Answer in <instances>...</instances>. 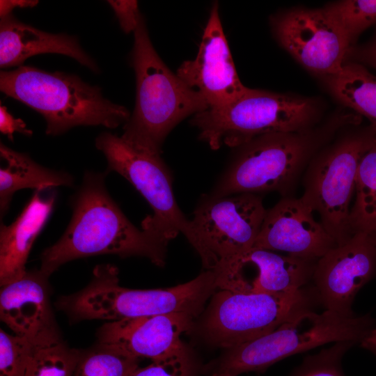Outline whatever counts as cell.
Listing matches in <instances>:
<instances>
[{
	"label": "cell",
	"mask_w": 376,
	"mask_h": 376,
	"mask_svg": "<svg viewBox=\"0 0 376 376\" xmlns=\"http://www.w3.org/2000/svg\"><path fill=\"white\" fill-rule=\"evenodd\" d=\"M353 341L334 343L318 353L306 357L289 376H345L342 359L354 345Z\"/></svg>",
	"instance_id": "28"
},
{
	"label": "cell",
	"mask_w": 376,
	"mask_h": 376,
	"mask_svg": "<svg viewBox=\"0 0 376 376\" xmlns=\"http://www.w3.org/2000/svg\"><path fill=\"white\" fill-rule=\"evenodd\" d=\"M360 345L376 357V328L361 342Z\"/></svg>",
	"instance_id": "34"
},
{
	"label": "cell",
	"mask_w": 376,
	"mask_h": 376,
	"mask_svg": "<svg viewBox=\"0 0 376 376\" xmlns=\"http://www.w3.org/2000/svg\"><path fill=\"white\" fill-rule=\"evenodd\" d=\"M375 276L376 245L358 232L318 260L311 281L326 310L350 317L357 294Z\"/></svg>",
	"instance_id": "13"
},
{
	"label": "cell",
	"mask_w": 376,
	"mask_h": 376,
	"mask_svg": "<svg viewBox=\"0 0 376 376\" xmlns=\"http://www.w3.org/2000/svg\"><path fill=\"white\" fill-rule=\"evenodd\" d=\"M38 3V1L32 0H14V1H5L1 0L0 1V15L1 18L4 17L10 14L11 10L15 7L20 8H29L36 6Z\"/></svg>",
	"instance_id": "32"
},
{
	"label": "cell",
	"mask_w": 376,
	"mask_h": 376,
	"mask_svg": "<svg viewBox=\"0 0 376 376\" xmlns=\"http://www.w3.org/2000/svg\"><path fill=\"white\" fill-rule=\"evenodd\" d=\"M199 363L187 346L166 359L136 368L130 376H200Z\"/></svg>",
	"instance_id": "29"
},
{
	"label": "cell",
	"mask_w": 376,
	"mask_h": 376,
	"mask_svg": "<svg viewBox=\"0 0 376 376\" xmlns=\"http://www.w3.org/2000/svg\"><path fill=\"white\" fill-rule=\"evenodd\" d=\"M166 246L125 216L108 193L104 174L88 171L74 198L71 221L61 238L41 254L39 270L49 277L67 262L102 254L142 256L162 267Z\"/></svg>",
	"instance_id": "1"
},
{
	"label": "cell",
	"mask_w": 376,
	"mask_h": 376,
	"mask_svg": "<svg viewBox=\"0 0 376 376\" xmlns=\"http://www.w3.org/2000/svg\"><path fill=\"white\" fill-rule=\"evenodd\" d=\"M266 212L259 194L204 196L191 220L204 268L214 269L221 261L252 249Z\"/></svg>",
	"instance_id": "11"
},
{
	"label": "cell",
	"mask_w": 376,
	"mask_h": 376,
	"mask_svg": "<svg viewBox=\"0 0 376 376\" xmlns=\"http://www.w3.org/2000/svg\"><path fill=\"white\" fill-rule=\"evenodd\" d=\"M81 354L63 342L37 347L26 376H74Z\"/></svg>",
	"instance_id": "26"
},
{
	"label": "cell",
	"mask_w": 376,
	"mask_h": 376,
	"mask_svg": "<svg viewBox=\"0 0 376 376\" xmlns=\"http://www.w3.org/2000/svg\"><path fill=\"white\" fill-rule=\"evenodd\" d=\"M375 139L370 126L348 133L320 149L306 169L300 198L319 214L320 223L338 246L354 235L350 226V203L357 169Z\"/></svg>",
	"instance_id": "9"
},
{
	"label": "cell",
	"mask_w": 376,
	"mask_h": 376,
	"mask_svg": "<svg viewBox=\"0 0 376 376\" xmlns=\"http://www.w3.org/2000/svg\"><path fill=\"white\" fill-rule=\"evenodd\" d=\"M36 190L17 218L0 228V285L22 276L33 244L54 207L55 195L43 196Z\"/></svg>",
	"instance_id": "20"
},
{
	"label": "cell",
	"mask_w": 376,
	"mask_h": 376,
	"mask_svg": "<svg viewBox=\"0 0 376 376\" xmlns=\"http://www.w3.org/2000/svg\"><path fill=\"white\" fill-rule=\"evenodd\" d=\"M48 277L26 271L1 286L0 318L15 335L36 347L62 342L49 301Z\"/></svg>",
	"instance_id": "17"
},
{
	"label": "cell",
	"mask_w": 376,
	"mask_h": 376,
	"mask_svg": "<svg viewBox=\"0 0 376 376\" xmlns=\"http://www.w3.org/2000/svg\"><path fill=\"white\" fill-rule=\"evenodd\" d=\"M178 76L205 100L208 109L234 102L249 88L241 82L214 3L194 59L183 62Z\"/></svg>",
	"instance_id": "14"
},
{
	"label": "cell",
	"mask_w": 376,
	"mask_h": 376,
	"mask_svg": "<svg viewBox=\"0 0 376 376\" xmlns=\"http://www.w3.org/2000/svg\"><path fill=\"white\" fill-rule=\"evenodd\" d=\"M210 376H232V375H227V374L214 373V374H211Z\"/></svg>",
	"instance_id": "36"
},
{
	"label": "cell",
	"mask_w": 376,
	"mask_h": 376,
	"mask_svg": "<svg viewBox=\"0 0 376 376\" xmlns=\"http://www.w3.org/2000/svg\"><path fill=\"white\" fill-rule=\"evenodd\" d=\"M194 319L188 313H176L111 321L100 328L98 344L139 360H162L187 347L181 336L193 328Z\"/></svg>",
	"instance_id": "16"
},
{
	"label": "cell",
	"mask_w": 376,
	"mask_h": 376,
	"mask_svg": "<svg viewBox=\"0 0 376 376\" xmlns=\"http://www.w3.org/2000/svg\"><path fill=\"white\" fill-rule=\"evenodd\" d=\"M36 347L0 329V376H26Z\"/></svg>",
	"instance_id": "27"
},
{
	"label": "cell",
	"mask_w": 376,
	"mask_h": 376,
	"mask_svg": "<svg viewBox=\"0 0 376 376\" xmlns=\"http://www.w3.org/2000/svg\"><path fill=\"white\" fill-rule=\"evenodd\" d=\"M316 301L313 285L282 295L219 290L204 309L198 329L209 343L229 349L272 332L294 316L312 310Z\"/></svg>",
	"instance_id": "8"
},
{
	"label": "cell",
	"mask_w": 376,
	"mask_h": 376,
	"mask_svg": "<svg viewBox=\"0 0 376 376\" xmlns=\"http://www.w3.org/2000/svg\"><path fill=\"white\" fill-rule=\"evenodd\" d=\"M40 54L70 56L93 71L98 67L82 49L75 37L40 31L17 19L10 13L1 18L0 66L22 65L28 58Z\"/></svg>",
	"instance_id": "19"
},
{
	"label": "cell",
	"mask_w": 376,
	"mask_h": 376,
	"mask_svg": "<svg viewBox=\"0 0 376 376\" xmlns=\"http://www.w3.org/2000/svg\"><path fill=\"white\" fill-rule=\"evenodd\" d=\"M217 290L213 269L169 288H126L119 285L118 269L106 264L95 267L86 288L61 297L56 306L75 320L115 321L176 313H188L196 318Z\"/></svg>",
	"instance_id": "4"
},
{
	"label": "cell",
	"mask_w": 376,
	"mask_h": 376,
	"mask_svg": "<svg viewBox=\"0 0 376 376\" xmlns=\"http://www.w3.org/2000/svg\"><path fill=\"white\" fill-rule=\"evenodd\" d=\"M274 35L299 63L322 77L338 73L350 52L343 29L325 8H298L272 17Z\"/></svg>",
	"instance_id": "12"
},
{
	"label": "cell",
	"mask_w": 376,
	"mask_h": 376,
	"mask_svg": "<svg viewBox=\"0 0 376 376\" xmlns=\"http://www.w3.org/2000/svg\"><path fill=\"white\" fill-rule=\"evenodd\" d=\"M317 261L252 248L237 256L233 273L249 292L290 294L311 281Z\"/></svg>",
	"instance_id": "18"
},
{
	"label": "cell",
	"mask_w": 376,
	"mask_h": 376,
	"mask_svg": "<svg viewBox=\"0 0 376 376\" xmlns=\"http://www.w3.org/2000/svg\"><path fill=\"white\" fill-rule=\"evenodd\" d=\"M139 359L115 348L97 344L81 352L74 376H130Z\"/></svg>",
	"instance_id": "24"
},
{
	"label": "cell",
	"mask_w": 376,
	"mask_h": 376,
	"mask_svg": "<svg viewBox=\"0 0 376 376\" xmlns=\"http://www.w3.org/2000/svg\"><path fill=\"white\" fill-rule=\"evenodd\" d=\"M368 234L372 242L376 245V231Z\"/></svg>",
	"instance_id": "35"
},
{
	"label": "cell",
	"mask_w": 376,
	"mask_h": 376,
	"mask_svg": "<svg viewBox=\"0 0 376 376\" xmlns=\"http://www.w3.org/2000/svg\"><path fill=\"white\" fill-rule=\"evenodd\" d=\"M361 61L376 68V40L372 44L357 53Z\"/></svg>",
	"instance_id": "33"
},
{
	"label": "cell",
	"mask_w": 376,
	"mask_h": 376,
	"mask_svg": "<svg viewBox=\"0 0 376 376\" xmlns=\"http://www.w3.org/2000/svg\"><path fill=\"white\" fill-rule=\"evenodd\" d=\"M319 113L314 99L249 88L229 104L194 115L191 123L212 149L236 148L262 135L313 127Z\"/></svg>",
	"instance_id": "7"
},
{
	"label": "cell",
	"mask_w": 376,
	"mask_h": 376,
	"mask_svg": "<svg viewBox=\"0 0 376 376\" xmlns=\"http://www.w3.org/2000/svg\"><path fill=\"white\" fill-rule=\"evenodd\" d=\"M0 155L6 166L0 169V212L3 217L13 194L22 189L44 191L58 186H71L73 179L62 171L47 169L34 162L27 154L0 144Z\"/></svg>",
	"instance_id": "21"
},
{
	"label": "cell",
	"mask_w": 376,
	"mask_h": 376,
	"mask_svg": "<svg viewBox=\"0 0 376 376\" xmlns=\"http://www.w3.org/2000/svg\"><path fill=\"white\" fill-rule=\"evenodd\" d=\"M325 8L337 21L350 45L376 23V0H343Z\"/></svg>",
	"instance_id": "25"
},
{
	"label": "cell",
	"mask_w": 376,
	"mask_h": 376,
	"mask_svg": "<svg viewBox=\"0 0 376 376\" xmlns=\"http://www.w3.org/2000/svg\"><path fill=\"white\" fill-rule=\"evenodd\" d=\"M0 89L40 113L49 135H58L79 125L113 129L130 117L126 107L106 99L98 86L61 72L22 65L1 72Z\"/></svg>",
	"instance_id": "5"
},
{
	"label": "cell",
	"mask_w": 376,
	"mask_h": 376,
	"mask_svg": "<svg viewBox=\"0 0 376 376\" xmlns=\"http://www.w3.org/2000/svg\"><path fill=\"white\" fill-rule=\"evenodd\" d=\"M375 328L369 313L348 317L328 310L320 314L306 311L269 334L226 349L214 362L211 374L263 373L282 359L327 343L353 341L360 345Z\"/></svg>",
	"instance_id": "6"
},
{
	"label": "cell",
	"mask_w": 376,
	"mask_h": 376,
	"mask_svg": "<svg viewBox=\"0 0 376 376\" xmlns=\"http://www.w3.org/2000/svg\"><path fill=\"white\" fill-rule=\"evenodd\" d=\"M119 21L120 27L125 33L135 30L141 13L136 1H109Z\"/></svg>",
	"instance_id": "30"
},
{
	"label": "cell",
	"mask_w": 376,
	"mask_h": 376,
	"mask_svg": "<svg viewBox=\"0 0 376 376\" xmlns=\"http://www.w3.org/2000/svg\"><path fill=\"white\" fill-rule=\"evenodd\" d=\"M323 80L338 102L367 118L376 132V76L362 65L350 62Z\"/></svg>",
	"instance_id": "22"
},
{
	"label": "cell",
	"mask_w": 376,
	"mask_h": 376,
	"mask_svg": "<svg viewBox=\"0 0 376 376\" xmlns=\"http://www.w3.org/2000/svg\"><path fill=\"white\" fill-rule=\"evenodd\" d=\"M0 130L11 141H13V133L15 132L26 136L32 134V131L26 128L24 122L14 118L3 106L0 107Z\"/></svg>",
	"instance_id": "31"
},
{
	"label": "cell",
	"mask_w": 376,
	"mask_h": 376,
	"mask_svg": "<svg viewBox=\"0 0 376 376\" xmlns=\"http://www.w3.org/2000/svg\"><path fill=\"white\" fill-rule=\"evenodd\" d=\"M356 198L350 214L353 234L376 231V139L362 157L356 175Z\"/></svg>",
	"instance_id": "23"
},
{
	"label": "cell",
	"mask_w": 376,
	"mask_h": 376,
	"mask_svg": "<svg viewBox=\"0 0 376 376\" xmlns=\"http://www.w3.org/2000/svg\"><path fill=\"white\" fill-rule=\"evenodd\" d=\"M359 122L357 116L339 115L318 127L258 136L236 148L210 195L277 191L288 196L311 160L336 132Z\"/></svg>",
	"instance_id": "2"
},
{
	"label": "cell",
	"mask_w": 376,
	"mask_h": 376,
	"mask_svg": "<svg viewBox=\"0 0 376 376\" xmlns=\"http://www.w3.org/2000/svg\"><path fill=\"white\" fill-rule=\"evenodd\" d=\"M313 212L300 198L283 196L267 210L253 248L318 260L338 245Z\"/></svg>",
	"instance_id": "15"
},
{
	"label": "cell",
	"mask_w": 376,
	"mask_h": 376,
	"mask_svg": "<svg viewBox=\"0 0 376 376\" xmlns=\"http://www.w3.org/2000/svg\"><path fill=\"white\" fill-rule=\"evenodd\" d=\"M113 171L127 179L144 197L153 210L142 222V229L168 244L182 233L197 253L200 241L191 220L179 207L173 195L172 176L160 155L138 151L121 137L109 132L100 134L95 140Z\"/></svg>",
	"instance_id": "10"
},
{
	"label": "cell",
	"mask_w": 376,
	"mask_h": 376,
	"mask_svg": "<svg viewBox=\"0 0 376 376\" xmlns=\"http://www.w3.org/2000/svg\"><path fill=\"white\" fill-rule=\"evenodd\" d=\"M134 36L131 63L136 77V102L120 137L138 151L160 155L162 144L173 128L208 106L162 61L141 15Z\"/></svg>",
	"instance_id": "3"
}]
</instances>
